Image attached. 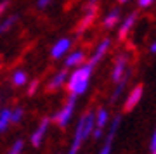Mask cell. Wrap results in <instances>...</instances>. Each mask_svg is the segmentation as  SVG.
<instances>
[{
	"mask_svg": "<svg viewBox=\"0 0 156 154\" xmlns=\"http://www.w3.org/2000/svg\"><path fill=\"white\" fill-rule=\"evenodd\" d=\"M92 69H94V66H90L89 62H87V64L76 68L71 73V76L68 78V90L71 92V95H76L78 97V95H83L87 92Z\"/></svg>",
	"mask_w": 156,
	"mask_h": 154,
	"instance_id": "6da1fadb",
	"label": "cell"
},
{
	"mask_svg": "<svg viewBox=\"0 0 156 154\" xmlns=\"http://www.w3.org/2000/svg\"><path fill=\"white\" fill-rule=\"evenodd\" d=\"M75 104H76V95H69L66 106H64V107L54 116L56 123L61 128H66V125L69 123V120H71V116H73V111H75Z\"/></svg>",
	"mask_w": 156,
	"mask_h": 154,
	"instance_id": "7a4b0ae2",
	"label": "cell"
},
{
	"mask_svg": "<svg viewBox=\"0 0 156 154\" xmlns=\"http://www.w3.org/2000/svg\"><path fill=\"white\" fill-rule=\"evenodd\" d=\"M120 123H122V118L116 116L115 120H113L111 127H109V132H108V137H106V142L102 145L99 154H111V147H113V140H115V135L118 132V127H120Z\"/></svg>",
	"mask_w": 156,
	"mask_h": 154,
	"instance_id": "3957f363",
	"label": "cell"
},
{
	"mask_svg": "<svg viewBox=\"0 0 156 154\" xmlns=\"http://www.w3.org/2000/svg\"><path fill=\"white\" fill-rule=\"evenodd\" d=\"M142 94H144V87L142 85H137V87L128 94L127 100H125V106H123V111L125 113H128V111H132L135 107V106L140 102V99H142Z\"/></svg>",
	"mask_w": 156,
	"mask_h": 154,
	"instance_id": "277c9868",
	"label": "cell"
},
{
	"mask_svg": "<svg viewBox=\"0 0 156 154\" xmlns=\"http://www.w3.org/2000/svg\"><path fill=\"white\" fill-rule=\"evenodd\" d=\"M85 140L83 137V116L80 118V121H78L76 125V130H75V138H73V144L71 147H69V151H68V154H78V151H80V145H82V142Z\"/></svg>",
	"mask_w": 156,
	"mask_h": 154,
	"instance_id": "5b68a950",
	"label": "cell"
},
{
	"mask_svg": "<svg viewBox=\"0 0 156 154\" xmlns=\"http://www.w3.org/2000/svg\"><path fill=\"white\" fill-rule=\"evenodd\" d=\"M108 118H109V114H108L106 109H99L97 111V114H95V125H94V130H92L95 140L101 138V135H102V130H104V127H106Z\"/></svg>",
	"mask_w": 156,
	"mask_h": 154,
	"instance_id": "8992f818",
	"label": "cell"
},
{
	"mask_svg": "<svg viewBox=\"0 0 156 154\" xmlns=\"http://www.w3.org/2000/svg\"><path fill=\"white\" fill-rule=\"evenodd\" d=\"M69 47H71V40L69 38L57 40L56 44H54V47H52V50H50V55H52L54 59H59V57H62V55L69 50Z\"/></svg>",
	"mask_w": 156,
	"mask_h": 154,
	"instance_id": "52a82bcc",
	"label": "cell"
},
{
	"mask_svg": "<svg viewBox=\"0 0 156 154\" xmlns=\"http://www.w3.org/2000/svg\"><path fill=\"white\" fill-rule=\"evenodd\" d=\"M109 45H111V40H109V38H104L99 45H97V49L94 50V54H92V57H90V61H89L90 66H95V64H97L102 57H104L106 50L109 49Z\"/></svg>",
	"mask_w": 156,
	"mask_h": 154,
	"instance_id": "ba28073f",
	"label": "cell"
},
{
	"mask_svg": "<svg viewBox=\"0 0 156 154\" xmlns=\"http://www.w3.org/2000/svg\"><path fill=\"white\" fill-rule=\"evenodd\" d=\"M127 73V55H120L115 62V69H113V82L118 83L123 78V75Z\"/></svg>",
	"mask_w": 156,
	"mask_h": 154,
	"instance_id": "9c48e42d",
	"label": "cell"
},
{
	"mask_svg": "<svg viewBox=\"0 0 156 154\" xmlns=\"http://www.w3.org/2000/svg\"><path fill=\"white\" fill-rule=\"evenodd\" d=\"M49 123H50L49 118H44V120H42V123L38 125V128H37V130H35V133L31 135V144H33V147H38L40 144H42L44 135H45V132H47V128H49Z\"/></svg>",
	"mask_w": 156,
	"mask_h": 154,
	"instance_id": "30bf717a",
	"label": "cell"
},
{
	"mask_svg": "<svg viewBox=\"0 0 156 154\" xmlns=\"http://www.w3.org/2000/svg\"><path fill=\"white\" fill-rule=\"evenodd\" d=\"M85 59V54L82 50H76L66 57V62H64V68H75V66H80Z\"/></svg>",
	"mask_w": 156,
	"mask_h": 154,
	"instance_id": "8fae6325",
	"label": "cell"
},
{
	"mask_svg": "<svg viewBox=\"0 0 156 154\" xmlns=\"http://www.w3.org/2000/svg\"><path fill=\"white\" fill-rule=\"evenodd\" d=\"M66 78H68V71H66V68H64L62 71H59L57 75H54V78L50 80L49 90H57V88H61L62 85H64V82H66Z\"/></svg>",
	"mask_w": 156,
	"mask_h": 154,
	"instance_id": "7c38bea8",
	"label": "cell"
},
{
	"mask_svg": "<svg viewBox=\"0 0 156 154\" xmlns=\"http://www.w3.org/2000/svg\"><path fill=\"white\" fill-rule=\"evenodd\" d=\"M134 23H135V14H130V16L122 23V26H120V30H118L120 38H125V37H127V33L132 30V26H134Z\"/></svg>",
	"mask_w": 156,
	"mask_h": 154,
	"instance_id": "4fadbf2b",
	"label": "cell"
},
{
	"mask_svg": "<svg viewBox=\"0 0 156 154\" xmlns=\"http://www.w3.org/2000/svg\"><path fill=\"white\" fill-rule=\"evenodd\" d=\"M94 17H95V9H89L87 14H85V17L82 19V23H80V26H78V31H80V33L85 31V30L90 26V23L94 21Z\"/></svg>",
	"mask_w": 156,
	"mask_h": 154,
	"instance_id": "5bb4252c",
	"label": "cell"
},
{
	"mask_svg": "<svg viewBox=\"0 0 156 154\" xmlns=\"http://www.w3.org/2000/svg\"><path fill=\"white\" fill-rule=\"evenodd\" d=\"M19 19V16L17 14H14V16H11V17H7V19H4V21L0 23V35H4L5 31H9L14 24H16V21Z\"/></svg>",
	"mask_w": 156,
	"mask_h": 154,
	"instance_id": "9a60e30c",
	"label": "cell"
},
{
	"mask_svg": "<svg viewBox=\"0 0 156 154\" xmlns=\"http://www.w3.org/2000/svg\"><path fill=\"white\" fill-rule=\"evenodd\" d=\"M9 123H11V109H2L0 111V133L5 132Z\"/></svg>",
	"mask_w": 156,
	"mask_h": 154,
	"instance_id": "2e32d148",
	"label": "cell"
},
{
	"mask_svg": "<svg viewBox=\"0 0 156 154\" xmlns=\"http://www.w3.org/2000/svg\"><path fill=\"white\" fill-rule=\"evenodd\" d=\"M118 19H120V11H118V9H113V11L104 17V26H106V28H113L118 23Z\"/></svg>",
	"mask_w": 156,
	"mask_h": 154,
	"instance_id": "e0dca14e",
	"label": "cell"
},
{
	"mask_svg": "<svg viewBox=\"0 0 156 154\" xmlns=\"http://www.w3.org/2000/svg\"><path fill=\"white\" fill-rule=\"evenodd\" d=\"M127 82H128V73H125V75H123V78L116 83V88H115V92H113V97H111L113 102H115V100L122 95V92H123V88H125V85H127Z\"/></svg>",
	"mask_w": 156,
	"mask_h": 154,
	"instance_id": "ac0fdd59",
	"label": "cell"
},
{
	"mask_svg": "<svg viewBox=\"0 0 156 154\" xmlns=\"http://www.w3.org/2000/svg\"><path fill=\"white\" fill-rule=\"evenodd\" d=\"M26 82H28V76L24 71H16L12 75V83L16 87H23V85H26Z\"/></svg>",
	"mask_w": 156,
	"mask_h": 154,
	"instance_id": "d6986e66",
	"label": "cell"
},
{
	"mask_svg": "<svg viewBox=\"0 0 156 154\" xmlns=\"http://www.w3.org/2000/svg\"><path fill=\"white\" fill-rule=\"evenodd\" d=\"M21 118H23V109H21V107L11 111V123H19Z\"/></svg>",
	"mask_w": 156,
	"mask_h": 154,
	"instance_id": "ffe728a7",
	"label": "cell"
},
{
	"mask_svg": "<svg viewBox=\"0 0 156 154\" xmlns=\"http://www.w3.org/2000/svg\"><path fill=\"white\" fill-rule=\"evenodd\" d=\"M23 145H24V142H23V140H16V142L12 144V147H11V151H9V154H21Z\"/></svg>",
	"mask_w": 156,
	"mask_h": 154,
	"instance_id": "44dd1931",
	"label": "cell"
},
{
	"mask_svg": "<svg viewBox=\"0 0 156 154\" xmlns=\"http://www.w3.org/2000/svg\"><path fill=\"white\" fill-rule=\"evenodd\" d=\"M149 152H151V154H156V130H154V133H153V137H151Z\"/></svg>",
	"mask_w": 156,
	"mask_h": 154,
	"instance_id": "7402d4cb",
	"label": "cell"
},
{
	"mask_svg": "<svg viewBox=\"0 0 156 154\" xmlns=\"http://www.w3.org/2000/svg\"><path fill=\"white\" fill-rule=\"evenodd\" d=\"M37 87H38V80H33V82H31V85H30V88H28V94L33 95L35 90H37Z\"/></svg>",
	"mask_w": 156,
	"mask_h": 154,
	"instance_id": "603a6c76",
	"label": "cell"
},
{
	"mask_svg": "<svg viewBox=\"0 0 156 154\" xmlns=\"http://www.w3.org/2000/svg\"><path fill=\"white\" fill-rule=\"evenodd\" d=\"M50 2H52V0H38V2H37V7H38V9H45Z\"/></svg>",
	"mask_w": 156,
	"mask_h": 154,
	"instance_id": "cb8c5ba5",
	"label": "cell"
},
{
	"mask_svg": "<svg viewBox=\"0 0 156 154\" xmlns=\"http://www.w3.org/2000/svg\"><path fill=\"white\" fill-rule=\"evenodd\" d=\"M153 2H154V0H139V5L140 7H149Z\"/></svg>",
	"mask_w": 156,
	"mask_h": 154,
	"instance_id": "d4e9b609",
	"label": "cell"
},
{
	"mask_svg": "<svg viewBox=\"0 0 156 154\" xmlns=\"http://www.w3.org/2000/svg\"><path fill=\"white\" fill-rule=\"evenodd\" d=\"M7 5H9V0H2V2H0V14L4 12V9H5Z\"/></svg>",
	"mask_w": 156,
	"mask_h": 154,
	"instance_id": "484cf974",
	"label": "cell"
},
{
	"mask_svg": "<svg viewBox=\"0 0 156 154\" xmlns=\"http://www.w3.org/2000/svg\"><path fill=\"white\" fill-rule=\"evenodd\" d=\"M151 54H156V42L151 45Z\"/></svg>",
	"mask_w": 156,
	"mask_h": 154,
	"instance_id": "4316f807",
	"label": "cell"
},
{
	"mask_svg": "<svg viewBox=\"0 0 156 154\" xmlns=\"http://www.w3.org/2000/svg\"><path fill=\"white\" fill-rule=\"evenodd\" d=\"M120 2H122V4H123V2H128V0H120Z\"/></svg>",
	"mask_w": 156,
	"mask_h": 154,
	"instance_id": "83f0119b",
	"label": "cell"
}]
</instances>
